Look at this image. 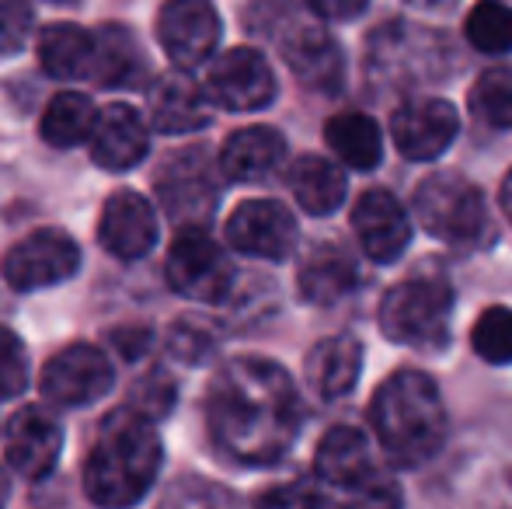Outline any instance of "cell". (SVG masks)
<instances>
[{
    "label": "cell",
    "instance_id": "cell-1",
    "mask_svg": "<svg viewBox=\"0 0 512 509\" xmlns=\"http://www.w3.org/2000/svg\"><path fill=\"white\" fill-rule=\"evenodd\" d=\"M209 436L241 464H276L304 422L293 377L265 356H234L209 384Z\"/></svg>",
    "mask_w": 512,
    "mask_h": 509
},
{
    "label": "cell",
    "instance_id": "cell-2",
    "mask_svg": "<svg viewBox=\"0 0 512 509\" xmlns=\"http://www.w3.org/2000/svg\"><path fill=\"white\" fill-rule=\"evenodd\" d=\"M161 471V436L140 408L105 415L84 461V492L98 506H133L150 492Z\"/></svg>",
    "mask_w": 512,
    "mask_h": 509
},
{
    "label": "cell",
    "instance_id": "cell-3",
    "mask_svg": "<svg viewBox=\"0 0 512 509\" xmlns=\"http://www.w3.org/2000/svg\"><path fill=\"white\" fill-rule=\"evenodd\" d=\"M370 422L384 454L398 468H418L446 440V405L439 384L422 370H398L377 387Z\"/></svg>",
    "mask_w": 512,
    "mask_h": 509
},
{
    "label": "cell",
    "instance_id": "cell-4",
    "mask_svg": "<svg viewBox=\"0 0 512 509\" xmlns=\"http://www.w3.org/2000/svg\"><path fill=\"white\" fill-rule=\"evenodd\" d=\"M453 290L439 276H411L380 300V332L394 346L439 349L450 332Z\"/></svg>",
    "mask_w": 512,
    "mask_h": 509
},
{
    "label": "cell",
    "instance_id": "cell-5",
    "mask_svg": "<svg viewBox=\"0 0 512 509\" xmlns=\"http://www.w3.org/2000/svg\"><path fill=\"white\" fill-rule=\"evenodd\" d=\"M415 213L425 231L446 245H478L481 234L488 231V210L481 189L453 171H439L418 185Z\"/></svg>",
    "mask_w": 512,
    "mask_h": 509
},
{
    "label": "cell",
    "instance_id": "cell-6",
    "mask_svg": "<svg viewBox=\"0 0 512 509\" xmlns=\"http://www.w3.org/2000/svg\"><path fill=\"white\" fill-rule=\"evenodd\" d=\"M314 475L321 485L342 489L363 503H398L401 492L377 471L370 440L356 426H335L321 436L314 454Z\"/></svg>",
    "mask_w": 512,
    "mask_h": 509
},
{
    "label": "cell",
    "instance_id": "cell-7",
    "mask_svg": "<svg viewBox=\"0 0 512 509\" xmlns=\"http://www.w3.org/2000/svg\"><path fill=\"white\" fill-rule=\"evenodd\" d=\"M164 276L178 297L199 300V304H220L230 297V286H234V265L206 234V227H185L175 238V245L168 248Z\"/></svg>",
    "mask_w": 512,
    "mask_h": 509
},
{
    "label": "cell",
    "instance_id": "cell-8",
    "mask_svg": "<svg viewBox=\"0 0 512 509\" xmlns=\"http://www.w3.org/2000/svg\"><path fill=\"white\" fill-rule=\"evenodd\" d=\"M157 196L164 213L178 227H206L220 203V182H216V164L203 150H182L168 157L157 175Z\"/></svg>",
    "mask_w": 512,
    "mask_h": 509
},
{
    "label": "cell",
    "instance_id": "cell-9",
    "mask_svg": "<svg viewBox=\"0 0 512 509\" xmlns=\"http://www.w3.org/2000/svg\"><path fill=\"white\" fill-rule=\"evenodd\" d=\"M77 269H81V248L70 234L56 231V227H42V231L28 234L4 258V279L18 293L56 286L74 276Z\"/></svg>",
    "mask_w": 512,
    "mask_h": 509
},
{
    "label": "cell",
    "instance_id": "cell-10",
    "mask_svg": "<svg viewBox=\"0 0 512 509\" xmlns=\"http://www.w3.org/2000/svg\"><path fill=\"white\" fill-rule=\"evenodd\" d=\"M206 91L220 109L230 112H258L276 98V74L258 49L237 46L227 49L209 67Z\"/></svg>",
    "mask_w": 512,
    "mask_h": 509
},
{
    "label": "cell",
    "instance_id": "cell-11",
    "mask_svg": "<svg viewBox=\"0 0 512 509\" xmlns=\"http://www.w3.org/2000/svg\"><path fill=\"white\" fill-rule=\"evenodd\" d=\"M42 398H49L53 405L63 408H81L91 401L105 398L112 387V363L105 360L102 349L77 342L53 356L42 367Z\"/></svg>",
    "mask_w": 512,
    "mask_h": 509
},
{
    "label": "cell",
    "instance_id": "cell-12",
    "mask_svg": "<svg viewBox=\"0 0 512 509\" xmlns=\"http://www.w3.org/2000/svg\"><path fill=\"white\" fill-rule=\"evenodd\" d=\"M227 241L251 258L283 262L297 248V220L276 199H248L230 213Z\"/></svg>",
    "mask_w": 512,
    "mask_h": 509
},
{
    "label": "cell",
    "instance_id": "cell-13",
    "mask_svg": "<svg viewBox=\"0 0 512 509\" xmlns=\"http://www.w3.org/2000/svg\"><path fill=\"white\" fill-rule=\"evenodd\" d=\"M157 35L178 67H199L220 42V14L209 0H168L157 14Z\"/></svg>",
    "mask_w": 512,
    "mask_h": 509
},
{
    "label": "cell",
    "instance_id": "cell-14",
    "mask_svg": "<svg viewBox=\"0 0 512 509\" xmlns=\"http://www.w3.org/2000/svg\"><path fill=\"white\" fill-rule=\"evenodd\" d=\"M63 450V429L46 408L25 405L11 415L4 433V454L7 464L28 482H39L56 468Z\"/></svg>",
    "mask_w": 512,
    "mask_h": 509
},
{
    "label": "cell",
    "instance_id": "cell-15",
    "mask_svg": "<svg viewBox=\"0 0 512 509\" xmlns=\"http://www.w3.org/2000/svg\"><path fill=\"white\" fill-rule=\"evenodd\" d=\"M460 133V116L443 98H411L394 109L391 136L408 161H432Z\"/></svg>",
    "mask_w": 512,
    "mask_h": 509
},
{
    "label": "cell",
    "instance_id": "cell-16",
    "mask_svg": "<svg viewBox=\"0 0 512 509\" xmlns=\"http://www.w3.org/2000/svg\"><path fill=\"white\" fill-rule=\"evenodd\" d=\"M352 231L359 238V248L380 265L401 258L411 245L408 210L387 189H366L356 199V206H352Z\"/></svg>",
    "mask_w": 512,
    "mask_h": 509
},
{
    "label": "cell",
    "instance_id": "cell-17",
    "mask_svg": "<svg viewBox=\"0 0 512 509\" xmlns=\"http://www.w3.org/2000/svg\"><path fill=\"white\" fill-rule=\"evenodd\" d=\"M279 53H283L286 67L293 70L304 88L321 91V95H335L345 81V56L342 46L331 39L324 28L317 25H293L279 39Z\"/></svg>",
    "mask_w": 512,
    "mask_h": 509
},
{
    "label": "cell",
    "instance_id": "cell-18",
    "mask_svg": "<svg viewBox=\"0 0 512 509\" xmlns=\"http://www.w3.org/2000/svg\"><path fill=\"white\" fill-rule=\"evenodd\" d=\"M98 241L108 255L136 262L157 245V213L140 192H112L98 220Z\"/></svg>",
    "mask_w": 512,
    "mask_h": 509
},
{
    "label": "cell",
    "instance_id": "cell-19",
    "mask_svg": "<svg viewBox=\"0 0 512 509\" xmlns=\"http://www.w3.org/2000/svg\"><path fill=\"white\" fill-rule=\"evenodd\" d=\"M150 105V123L154 129L168 136L196 133L209 123V112H213V98L196 77L185 74V67L164 74L154 84V91L147 95Z\"/></svg>",
    "mask_w": 512,
    "mask_h": 509
},
{
    "label": "cell",
    "instance_id": "cell-20",
    "mask_svg": "<svg viewBox=\"0 0 512 509\" xmlns=\"http://www.w3.org/2000/svg\"><path fill=\"white\" fill-rule=\"evenodd\" d=\"M150 133L133 105H108L91 129V161L105 171H129L147 157Z\"/></svg>",
    "mask_w": 512,
    "mask_h": 509
},
{
    "label": "cell",
    "instance_id": "cell-21",
    "mask_svg": "<svg viewBox=\"0 0 512 509\" xmlns=\"http://www.w3.org/2000/svg\"><path fill=\"white\" fill-rule=\"evenodd\" d=\"M286 161V136L272 126H244L220 150V175L230 182H262Z\"/></svg>",
    "mask_w": 512,
    "mask_h": 509
},
{
    "label": "cell",
    "instance_id": "cell-22",
    "mask_svg": "<svg viewBox=\"0 0 512 509\" xmlns=\"http://www.w3.org/2000/svg\"><path fill=\"white\" fill-rule=\"evenodd\" d=\"M363 374V346L356 335H331L307 353V384L321 401H338Z\"/></svg>",
    "mask_w": 512,
    "mask_h": 509
},
{
    "label": "cell",
    "instance_id": "cell-23",
    "mask_svg": "<svg viewBox=\"0 0 512 509\" xmlns=\"http://www.w3.org/2000/svg\"><path fill=\"white\" fill-rule=\"evenodd\" d=\"M356 279H359L356 262L338 245L307 248V255L300 258V269H297L300 297L317 307L338 304L342 297H349L356 290Z\"/></svg>",
    "mask_w": 512,
    "mask_h": 509
},
{
    "label": "cell",
    "instance_id": "cell-24",
    "mask_svg": "<svg viewBox=\"0 0 512 509\" xmlns=\"http://www.w3.org/2000/svg\"><path fill=\"white\" fill-rule=\"evenodd\" d=\"M147 74L140 42L122 25H105L95 35V60H91V81L105 88H133Z\"/></svg>",
    "mask_w": 512,
    "mask_h": 509
},
{
    "label": "cell",
    "instance_id": "cell-25",
    "mask_svg": "<svg viewBox=\"0 0 512 509\" xmlns=\"http://www.w3.org/2000/svg\"><path fill=\"white\" fill-rule=\"evenodd\" d=\"M286 182H290V192L300 203V210H307L310 217H328L345 199V175L328 157H297L286 171Z\"/></svg>",
    "mask_w": 512,
    "mask_h": 509
},
{
    "label": "cell",
    "instance_id": "cell-26",
    "mask_svg": "<svg viewBox=\"0 0 512 509\" xmlns=\"http://www.w3.org/2000/svg\"><path fill=\"white\" fill-rule=\"evenodd\" d=\"M91 60H95V35H88L81 25L56 21L39 35V63L56 81L88 77Z\"/></svg>",
    "mask_w": 512,
    "mask_h": 509
},
{
    "label": "cell",
    "instance_id": "cell-27",
    "mask_svg": "<svg viewBox=\"0 0 512 509\" xmlns=\"http://www.w3.org/2000/svg\"><path fill=\"white\" fill-rule=\"evenodd\" d=\"M324 143L335 150L338 161L356 171H373L380 164V157H384V136H380V126L366 112L331 116L328 126H324Z\"/></svg>",
    "mask_w": 512,
    "mask_h": 509
},
{
    "label": "cell",
    "instance_id": "cell-28",
    "mask_svg": "<svg viewBox=\"0 0 512 509\" xmlns=\"http://www.w3.org/2000/svg\"><path fill=\"white\" fill-rule=\"evenodd\" d=\"M98 123V109L81 91H60L42 112V140L56 150H70L77 143L91 140V129Z\"/></svg>",
    "mask_w": 512,
    "mask_h": 509
},
{
    "label": "cell",
    "instance_id": "cell-29",
    "mask_svg": "<svg viewBox=\"0 0 512 509\" xmlns=\"http://www.w3.org/2000/svg\"><path fill=\"white\" fill-rule=\"evenodd\" d=\"M464 35L478 53L502 56L512 49V7L502 0H478L464 21Z\"/></svg>",
    "mask_w": 512,
    "mask_h": 509
},
{
    "label": "cell",
    "instance_id": "cell-30",
    "mask_svg": "<svg viewBox=\"0 0 512 509\" xmlns=\"http://www.w3.org/2000/svg\"><path fill=\"white\" fill-rule=\"evenodd\" d=\"M471 109L495 129H512V67H492L474 81Z\"/></svg>",
    "mask_w": 512,
    "mask_h": 509
},
{
    "label": "cell",
    "instance_id": "cell-31",
    "mask_svg": "<svg viewBox=\"0 0 512 509\" xmlns=\"http://www.w3.org/2000/svg\"><path fill=\"white\" fill-rule=\"evenodd\" d=\"M471 346L492 367L512 363V307H488L471 328Z\"/></svg>",
    "mask_w": 512,
    "mask_h": 509
},
{
    "label": "cell",
    "instance_id": "cell-32",
    "mask_svg": "<svg viewBox=\"0 0 512 509\" xmlns=\"http://www.w3.org/2000/svg\"><path fill=\"white\" fill-rule=\"evenodd\" d=\"M28 384V353L11 328L0 325V398H18Z\"/></svg>",
    "mask_w": 512,
    "mask_h": 509
},
{
    "label": "cell",
    "instance_id": "cell-33",
    "mask_svg": "<svg viewBox=\"0 0 512 509\" xmlns=\"http://www.w3.org/2000/svg\"><path fill=\"white\" fill-rule=\"evenodd\" d=\"M32 35V7L25 0H0V56L18 53Z\"/></svg>",
    "mask_w": 512,
    "mask_h": 509
},
{
    "label": "cell",
    "instance_id": "cell-34",
    "mask_svg": "<svg viewBox=\"0 0 512 509\" xmlns=\"http://www.w3.org/2000/svg\"><path fill=\"white\" fill-rule=\"evenodd\" d=\"M171 405H175V384H171L164 374L147 377V381L136 387V408H140V412H147L150 419H157V415H168Z\"/></svg>",
    "mask_w": 512,
    "mask_h": 509
},
{
    "label": "cell",
    "instance_id": "cell-35",
    "mask_svg": "<svg viewBox=\"0 0 512 509\" xmlns=\"http://www.w3.org/2000/svg\"><path fill=\"white\" fill-rule=\"evenodd\" d=\"M171 349H175V356H182V360L196 363L203 360V356L209 353V339L203 332H196V328H175L171 332Z\"/></svg>",
    "mask_w": 512,
    "mask_h": 509
},
{
    "label": "cell",
    "instance_id": "cell-36",
    "mask_svg": "<svg viewBox=\"0 0 512 509\" xmlns=\"http://www.w3.org/2000/svg\"><path fill=\"white\" fill-rule=\"evenodd\" d=\"M321 18H331V21H349V18H359L363 7L370 0H307Z\"/></svg>",
    "mask_w": 512,
    "mask_h": 509
},
{
    "label": "cell",
    "instance_id": "cell-37",
    "mask_svg": "<svg viewBox=\"0 0 512 509\" xmlns=\"http://www.w3.org/2000/svg\"><path fill=\"white\" fill-rule=\"evenodd\" d=\"M112 342H115V349L126 356V360H136V356H143V349H147L150 332H147V328H115Z\"/></svg>",
    "mask_w": 512,
    "mask_h": 509
},
{
    "label": "cell",
    "instance_id": "cell-38",
    "mask_svg": "<svg viewBox=\"0 0 512 509\" xmlns=\"http://www.w3.org/2000/svg\"><path fill=\"white\" fill-rule=\"evenodd\" d=\"M502 210H506V217L512 224V171L506 175V182H502Z\"/></svg>",
    "mask_w": 512,
    "mask_h": 509
},
{
    "label": "cell",
    "instance_id": "cell-39",
    "mask_svg": "<svg viewBox=\"0 0 512 509\" xmlns=\"http://www.w3.org/2000/svg\"><path fill=\"white\" fill-rule=\"evenodd\" d=\"M411 7H425V11H443V7H453L457 0H408Z\"/></svg>",
    "mask_w": 512,
    "mask_h": 509
},
{
    "label": "cell",
    "instance_id": "cell-40",
    "mask_svg": "<svg viewBox=\"0 0 512 509\" xmlns=\"http://www.w3.org/2000/svg\"><path fill=\"white\" fill-rule=\"evenodd\" d=\"M7 496H11V482H7L4 468H0V506H4V503H7Z\"/></svg>",
    "mask_w": 512,
    "mask_h": 509
}]
</instances>
